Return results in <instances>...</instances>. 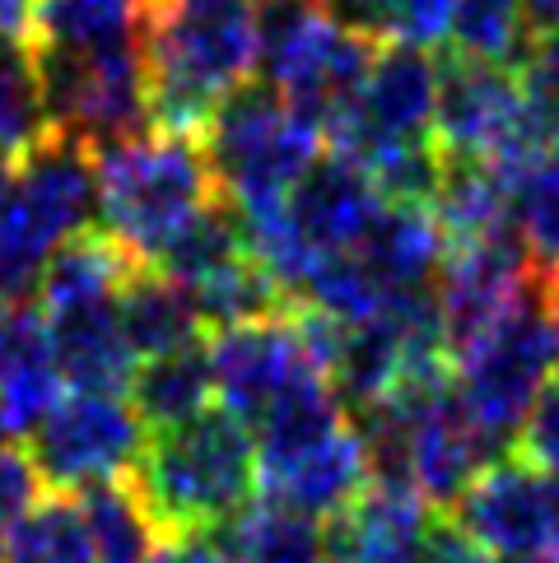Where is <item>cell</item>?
<instances>
[{
	"label": "cell",
	"mask_w": 559,
	"mask_h": 563,
	"mask_svg": "<svg viewBox=\"0 0 559 563\" xmlns=\"http://www.w3.org/2000/svg\"><path fill=\"white\" fill-rule=\"evenodd\" d=\"M140 52L150 126L201 140L210 112L256 79V10L248 0H145Z\"/></svg>",
	"instance_id": "obj_1"
},
{
	"label": "cell",
	"mask_w": 559,
	"mask_h": 563,
	"mask_svg": "<svg viewBox=\"0 0 559 563\" xmlns=\"http://www.w3.org/2000/svg\"><path fill=\"white\" fill-rule=\"evenodd\" d=\"M131 485L145 498L164 540L215 536L256 498V442L224 406L150 433Z\"/></svg>",
	"instance_id": "obj_2"
},
{
	"label": "cell",
	"mask_w": 559,
	"mask_h": 563,
	"mask_svg": "<svg viewBox=\"0 0 559 563\" xmlns=\"http://www.w3.org/2000/svg\"><path fill=\"white\" fill-rule=\"evenodd\" d=\"M94 177L98 229L117 238L140 266H154L173 238L219 196L201 140L158 126L94 150Z\"/></svg>",
	"instance_id": "obj_3"
},
{
	"label": "cell",
	"mask_w": 559,
	"mask_h": 563,
	"mask_svg": "<svg viewBox=\"0 0 559 563\" xmlns=\"http://www.w3.org/2000/svg\"><path fill=\"white\" fill-rule=\"evenodd\" d=\"M201 150L219 196H229L243 214L285 206L298 177L327 154L317 126H308L266 79H248L210 112Z\"/></svg>",
	"instance_id": "obj_4"
},
{
	"label": "cell",
	"mask_w": 559,
	"mask_h": 563,
	"mask_svg": "<svg viewBox=\"0 0 559 563\" xmlns=\"http://www.w3.org/2000/svg\"><path fill=\"white\" fill-rule=\"evenodd\" d=\"M559 368L555 331L546 317V285H536L494 331H485L467 354H457L452 391L457 406L498 452L517 438L531 400Z\"/></svg>",
	"instance_id": "obj_5"
},
{
	"label": "cell",
	"mask_w": 559,
	"mask_h": 563,
	"mask_svg": "<svg viewBox=\"0 0 559 563\" xmlns=\"http://www.w3.org/2000/svg\"><path fill=\"white\" fill-rule=\"evenodd\" d=\"M33 66L52 131L89 150L122 145V140L150 131V79L140 37L94 52L33 47Z\"/></svg>",
	"instance_id": "obj_6"
},
{
	"label": "cell",
	"mask_w": 559,
	"mask_h": 563,
	"mask_svg": "<svg viewBox=\"0 0 559 563\" xmlns=\"http://www.w3.org/2000/svg\"><path fill=\"white\" fill-rule=\"evenodd\" d=\"M434 145L443 158H475L494 164L517 183L536 154V135L523 112V89L517 75L504 66L452 62L438 66V108H434Z\"/></svg>",
	"instance_id": "obj_7"
},
{
	"label": "cell",
	"mask_w": 559,
	"mask_h": 563,
	"mask_svg": "<svg viewBox=\"0 0 559 563\" xmlns=\"http://www.w3.org/2000/svg\"><path fill=\"white\" fill-rule=\"evenodd\" d=\"M145 438L150 433L135 419L127 396L70 391L29 433V456L47 489L85 494L94 485L131 475L140 452H145Z\"/></svg>",
	"instance_id": "obj_8"
},
{
	"label": "cell",
	"mask_w": 559,
	"mask_h": 563,
	"mask_svg": "<svg viewBox=\"0 0 559 563\" xmlns=\"http://www.w3.org/2000/svg\"><path fill=\"white\" fill-rule=\"evenodd\" d=\"M206 354H210L219 406L233 419H243L248 433L262 424L280 400H289L313 377H327L317 368L294 312L243 321V327H229V331H210Z\"/></svg>",
	"instance_id": "obj_9"
},
{
	"label": "cell",
	"mask_w": 559,
	"mask_h": 563,
	"mask_svg": "<svg viewBox=\"0 0 559 563\" xmlns=\"http://www.w3.org/2000/svg\"><path fill=\"white\" fill-rule=\"evenodd\" d=\"M434 108H438V56L402 43H383L369 66L364 89L354 98V112L331 135L327 150L369 168L373 158L402 145L434 140Z\"/></svg>",
	"instance_id": "obj_10"
},
{
	"label": "cell",
	"mask_w": 559,
	"mask_h": 563,
	"mask_svg": "<svg viewBox=\"0 0 559 563\" xmlns=\"http://www.w3.org/2000/svg\"><path fill=\"white\" fill-rule=\"evenodd\" d=\"M457 527L498 563L559 559V479L531 471L517 456H498L457 498Z\"/></svg>",
	"instance_id": "obj_11"
},
{
	"label": "cell",
	"mask_w": 559,
	"mask_h": 563,
	"mask_svg": "<svg viewBox=\"0 0 559 563\" xmlns=\"http://www.w3.org/2000/svg\"><path fill=\"white\" fill-rule=\"evenodd\" d=\"M383 206L387 200L373 187V177L354 158L327 150L285 196V224L317 271V261L354 252L359 238L383 214Z\"/></svg>",
	"instance_id": "obj_12"
},
{
	"label": "cell",
	"mask_w": 559,
	"mask_h": 563,
	"mask_svg": "<svg viewBox=\"0 0 559 563\" xmlns=\"http://www.w3.org/2000/svg\"><path fill=\"white\" fill-rule=\"evenodd\" d=\"M429 527V503L410 485L369 479L364 494L322 527V563H419Z\"/></svg>",
	"instance_id": "obj_13"
},
{
	"label": "cell",
	"mask_w": 559,
	"mask_h": 563,
	"mask_svg": "<svg viewBox=\"0 0 559 563\" xmlns=\"http://www.w3.org/2000/svg\"><path fill=\"white\" fill-rule=\"evenodd\" d=\"M62 400L47 312L37 298H0V442L29 438Z\"/></svg>",
	"instance_id": "obj_14"
},
{
	"label": "cell",
	"mask_w": 559,
	"mask_h": 563,
	"mask_svg": "<svg viewBox=\"0 0 559 563\" xmlns=\"http://www.w3.org/2000/svg\"><path fill=\"white\" fill-rule=\"evenodd\" d=\"M373 479L369 471V452L364 438L354 433V424H341L327 433L322 442H308L289 456L275 461H256V485L262 498H275L285 508L304 512V517H336L364 494Z\"/></svg>",
	"instance_id": "obj_15"
},
{
	"label": "cell",
	"mask_w": 559,
	"mask_h": 563,
	"mask_svg": "<svg viewBox=\"0 0 559 563\" xmlns=\"http://www.w3.org/2000/svg\"><path fill=\"white\" fill-rule=\"evenodd\" d=\"M448 238L438 229L434 210L425 206H383V214L373 219V229L359 238V247L346 252L354 256V266L373 279V289L396 303L406 294L434 289V275L443 266Z\"/></svg>",
	"instance_id": "obj_16"
},
{
	"label": "cell",
	"mask_w": 559,
	"mask_h": 563,
	"mask_svg": "<svg viewBox=\"0 0 559 563\" xmlns=\"http://www.w3.org/2000/svg\"><path fill=\"white\" fill-rule=\"evenodd\" d=\"M47 345L52 364L70 382V391L122 396L135 377V354L127 345L122 317L112 303H85L66 312H47Z\"/></svg>",
	"instance_id": "obj_17"
},
{
	"label": "cell",
	"mask_w": 559,
	"mask_h": 563,
	"mask_svg": "<svg viewBox=\"0 0 559 563\" xmlns=\"http://www.w3.org/2000/svg\"><path fill=\"white\" fill-rule=\"evenodd\" d=\"M135 271H140V261L94 224L89 233H75L70 243L52 252L43 285H37V308L66 312L85 303H112Z\"/></svg>",
	"instance_id": "obj_18"
},
{
	"label": "cell",
	"mask_w": 559,
	"mask_h": 563,
	"mask_svg": "<svg viewBox=\"0 0 559 563\" xmlns=\"http://www.w3.org/2000/svg\"><path fill=\"white\" fill-rule=\"evenodd\" d=\"M117 317H122L135 364L158 358V354H177L187 345H201V335H206L187 289L177 285V279L158 275L154 266H140L122 285V294H117Z\"/></svg>",
	"instance_id": "obj_19"
},
{
	"label": "cell",
	"mask_w": 559,
	"mask_h": 563,
	"mask_svg": "<svg viewBox=\"0 0 559 563\" xmlns=\"http://www.w3.org/2000/svg\"><path fill=\"white\" fill-rule=\"evenodd\" d=\"M127 396H131V410H135L140 424H145V433H164V429L187 424L196 415H206L210 400H215L206 340L201 345L177 350V354H158V358L135 364Z\"/></svg>",
	"instance_id": "obj_20"
},
{
	"label": "cell",
	"mask_w": 559,
	"mask_h": 563,
	"mask_svg": "<svg viewBox=\"0 0 559 563\" xmlns=\"http://www.w3.org/2000/svg\"><path fill=\"white\" fill-rule=\"evenodd\" d=\"M215 545L229 563H322V521L275 498H252L215 531Z\"/></svg>",
	"instance_id": "obj_21"
},
{
	"label": "cell",
	"mask_w": 559,
	"mask_h": 563,
	"mask_svg": "<svg viewBox=\"0 0 559 563\" xmlns=\"http://www.w3.org/2000/svg\"><path fill=\"white\" fill-rule=\"evenodd\" d=\"M79 512H85L98 563H145L158 550V540H164L145 508V498L131 485V475L85 489Z\"/></svg>",
	"instance_id": "obj_22"
},
{
	"label": "cell",
	"mask_w": 559,
	"mask_h": 563,
	"mask_svg": "<svg viewBox=\"0 0 559 563\" xmlns=\"http://www.w3.org/2000/svg\"><path fill=\"white\" fill-rule=\"evenodd\" d=\"M336 24L369 37V43H402L434 52L448 43L457 0H322Z\"/></svg>",
	"instance_id": "obj_23"
},
{
	"label": "cell",
	"mask_w": 559,
	"mask_h": 563,
	"mask_svg": "<svg viewBox=\"0 0 559 563\" xmlns=\"http://www.w3.org/2000/svg\"><path fill=\"white\" fill-rule=\"evenodd\" d=\"M531 43V24L523 0H457L448 24V56L475 66L513 70Z\"/></svg>",
	"instance_id": "obj_24"
},
{
	"label": "cell",
	"mask_w": 559,
	"mask_h": 563,
	"mask_svg": "<svg viewBox=\"0 0 559 563\" xmlns=\"http://www.w3.org/2000/svg\"><path fill=\"white\" fill-rule=\"evenodd\" d=\"M140 14H145V0H43L33 47L94 52V47L135 43Z\"/></svg>",
	"instance_id": "obj_25"
},
{
	"label": "cell",
	"mask_w": 559,
	"mask_h": 563,
	"mask_svg": "<svg viewBox=\"0 0 559 563\" xmlns=\"http://www.w3.org/2000/svg\"><path fill=\"white\" fill-rule=\"evenodd\" d=\"M6 563H98L85 512L70 494H43L10 527Z\"/></svg>",
	"instance_id": "obj_26"
},
{
	"label": "cell",
	"mask_w": 559,
	"mask_h": 563,
	"mask_svg": "<svg viewBox=\"0 0 559 563\" xmlns=\"http://www.w3.org/2000/svg\"><path fill=\"white\" fill-rule=\"evenodd\" d=\"M513 233L541 279L559 275V150L536 154L513 183Z\"/></svg>",
	"instance_id": "obj_27"
},
{
	"label": "cell",
	"mask_w": 559,
	"mask_h": 563,
	"mask_svg": "<svg viewBox=\"0 0 559 563\" xmlns=\"http://www.w3.org/2000/svg\"><path fill=\"white\" fill-rule=\"evenodd\" d=\"M52 135L33 47L0 37V154L24 158L37 140Z\"/></svg>",
	"instance_id": "obj_28"
},
{
	"label": "cell",
	"mask_w": 559,
	"mask_h": 563,
	"mask_svg": "<svg viewBox=\"0 0 559 563\" xmlns=\"http://www.w3.org/2000/svg\"><path fill=\"white\" fill-rule=\"evenodd\" d=\"M513 75L523 89V112L536 145L559 150V33H531Z\"/></svg>",
	"instance_id": "obj_29"
},
{
	"label": "cell",
	"mask_w": 559,
	"mask_h": 563,
	"mask_svg": "<svg viewBox=\"0 0 559 563\" xmlns=\"http://www.w3.org/2000/svg\"><path fill=\"white\" fill-rule=\"evenodd\" d=\"M513 456L527 461L531 471L559 479V377H550L541 396L531 400L523 429L513 438Z\"/></svg>",
	"instance_id": "obj_30"
},
{
	"label": "cell",
	"mask_w": 559,
	"mask_h": 563,
	"mask_svg": "<svg viewBox=\"0 0 559 563\" xmlns=\"http://www.w3.org/2000/svg\"><path fill=\"white\" fill-rule=\"evenodd\" d=\"M43 494H47V485H43V475H37L29 448L0 442V521L14 527Z\"/></svg>",
	"instance_id": "obj_31"
},
{
	"label": "cell",
	"mask_w": 559,
	"mask_h": 563,
	"mask_svg": "<svg viewBox=\"0 0 559 563\" xmlns=\"http://www.w3.org/2000/svg\"><path fill=\"white\" fill-rule=\"evenodd\" d=\"M419 563H498L490 550H481L475 540L457 527V521H434L429 540H425V559Z\"/></svg>",
	"instance_id": "obj_32"
},
{
	"label": "cell",
	"mask_w": 559,
	"mask_h": 563,
	"mask_svg": "<svg viewBox=\"0 0 559 563\" xmlns=\"http://www.w3.org/2000/svg\"><path fill=\"white\" fill-rule=\"evenodd\" d=\"M145 563H229V559L215 545V536H177V540H158V550Z\"/></svg>",
	"instance_id": "obj_33"
},
{
	"label": "cell",
	"mask_w": 559,
	"mask_h": 563,
	"mask_svg": "<svg viewBox=\"0 0 559 563\" xmlns=\"http://www.w3.org/2000/svg\"><path fill=\"white\" fill-rule=\"evenodd\" d=\"M37 5H43V0H0V37H10V43H29V47H33Z\"/></svg>",
	"instance_id": "obj_34"
},
{
	"label": "cell",
	"mask_w": 559,
	"mask_h": 563,
	"mask_svg": "<svg viewBox=\"0 0 559 563\" xmlns=\"http://www.w3.org/2000/svg\"><path fill=\"white\" fill-rule=\"evenodd\" d=\"M531 33H559V0H523Z\"/></svg>",
	"instance_id": "obj_35"
},
{
	"label": "cell",
	"mask_w": 559,
	"mask_h": 563,
	"mask_svg": "<svg viewBox=\"0 0 559 563\" xmlns=\"http://www.w3.org/2000/svg\"><path fill=\"white\" fill-rule=\"evenodd\" d=\"M546 317H550V331H555V350H559V275L546 285Z\"/></svg>",
	"instance_id": "obj_36"
},
{
	"label": "cell",
	"mask_w": 559,
	"mask_h": 563,
	"mask_svg": "<svg viewBox=\"0 0 559 563\" xmlns=\"http://www.w3.org/2000/svg\"><path fill=\"white\" fill-rule=\"evenodd\" d=\"M248 5H252L256 14H266V10H275V5H285V0H248Z\"/></svg>",
	"instance_id": "obj_37"
},
{
	"label": "cell",
	"mask_w": 559,
	"mask_h": 563,
	"mask_svg": "<svg viewBox=\"0 0 559 563\" xmlns=\"http://www.w3.org/2000/svg\"><path fill=\"white\" fill-rule=\"evenodd\" d=\"M6 540H10V527L0 521V563H6Z\"/></svg>",
	"instance_id": "obj_38"
}]
</instances>
